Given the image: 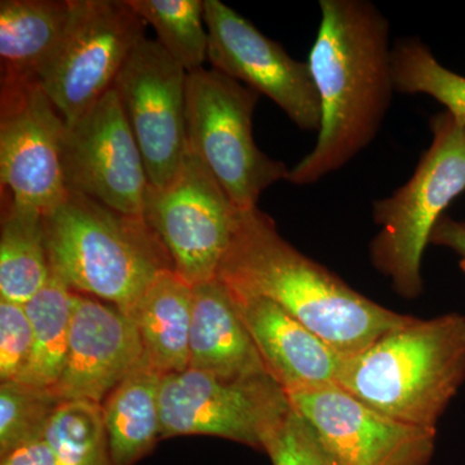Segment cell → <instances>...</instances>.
Wrapping results in <instances>:
<instances>
[{
  "label": "cell",
  "mask_w": 465,
  "mask_h": 465,
  "mask_svg": "<svg viewBox=\"0 0 465 465\" xmlns=\"http://www.w3.org/2000/svg\"><path fill=\"white\" fill-rule=\"evenodd\" d=\"M186 84V70L149 38L137 45L115 79L153 189L173 182L188 153Z\"/></svg>",
  "instance_id": "12"
},
{
  "label": "cell",
  "mask_w": 465,
  "mask_h": 465,
  "mask_svg": "<svg viewBox=\"0 0 465 465\" xmlns=\"http://www.w3.org/2000/svg\"><path fill=\"white\" fill-rule=\"evenodd\" d=\"M262 451L273 465H345L293 407L269 434Z\"/></svg>",
  "instance_id": "27"
},
{
  "label": "cell",
  "mask_w": 465,
  "mask_h": 465,
  "mask_svg": "<svg viewBox=\"0 0 465 465\" xmlns=\"http://www.w3.org/2000/svg\"><path fill=\"white\" fill-rule=\"evenodd\" d=\"M465 381V316L411 320L345 357L338 385L403 423L437 430Z\"/></svg>",
  "instance_id": "3"
},
{
  "label": "cell",
  "mask_w": 465,
  "mask_h": 465,
  "mask_svg": "<svg viewBox=\"0 0 465 465\" xmlns=\"http://www.w3.org/2000/svg\"><path fill=\"white\" fill-rule=\"evenodd\" d=\"M291 407L271 375L225 379L188 369L162 378V439L220 437L262 451Z\"/></svg>",
  "instance_id": "7"
},
{
  "label": "cell",
  "mask_w": 465,
  "mask_h": 465,
  "mask_svg": "<svg viewBox=\"0 0 465 465\" xmlns=\"http://www.w3.org/2000/svg\"><path fill=\"white\" fill-rule=\"evenodd\" d=\"M394 87L406 94H427L465 124V76L440 65L418 38H403L391 47Z\"/></svg>",
  "instance_id": "25"
},
{
  "label": "cell",
  "mask_w": 465,
  "mask_h": 465,
  "mask_svg": "<svg viewBox=\"0 0 465 465\" xmlns=\"http://www.w3.org/2000/svg\"><path fill=\"white\" fill-rule=\"evenodd\" d=\"M33 348V330L25 307L0 299V381H15Z\"/></svg>",
  "instance_id": "28"
},
{
  "label": "cell",
  "mask_w": 465,
  "mask_h": 465,
  "mask_svg": "<svg viewBox=\"0 0 465 465\" xmlns=\"http://www.w3.org/2000/svg\"><path fill=\"white\" fill-rule=\"evenodd\" d=\"M143 357L133 320L109 302L75 292L65 367L54 391L63 402L101 405Z\"/></svg>",
  "instance_id": "15"
},
{
  "label": "cell",
  "mask_w": 465,
  "mask_h": 465,
  "mask_svg": "<svg viewBox=\"0 0 465 465\" xmlns=\"http://www.w3.org/2000/svg\"><path fill=\"white\" fill-rule=\"evenodd\" d=\"M240 213L188 148L173 182L162 189L150 186L143 220L166 250L173 271L195 286L217 278Z\"/></svg>",
  "instance_id": "8"
},
{
  "label": "cell",
  "mask_w": 465,
  "mask_h": 465,
  "mask_svg": "<svg viewBox=\"0 0 465 465\" xmlns=\"http://www.w3.org/2000/svg\"><path fill=\"white\" fill-rule=\"evenodd\" d=\"M162 378L163 375L143 356L101 403L114 465L137 463L162 440Z\"/></svg>",
  "instance_id": "20"
},
{
  "label": "cell",
  "mask_w": 465,
  "mask_h": 465,
  "mask_svg": "<svg viewBox=\"0 0 465 465\" xmlns=\"http://www.w3.org/2000/svg\"><path fill=\"white\" fill-rule=\"evenodd\" d=\"M459 266H460L461 273H463L464 277H465V260L464 259L460 260V262H459Z\"/></svg>",
  "instance_id": "31"
},
{
  "label": "cell",
  "mask_w": 465,
  "mask_h": 465,
  "mask_svg": "<svg viewBox=\"0 0 465 465\" xmlns=\"http://www.w3.org/2000/svg\"><path fill=\"white\" fill-rule=\"evenodd\" d=\"M430 244L454 251L465 260V222H459L445 213L434 226Z\"/></svg>",
  "instance_id": "29"
},
{
  "label": "cell",
  "mask_w": 465,
  "mask_h": 465,
  "mask_svg": "<svg viewBox=\"0 0 465 465\" xmlns=\"http://www.w3.org/2000/svg\"><path fill=\"white\" fill-rule=\"evenodd\" d=\"M260 94L215 69L188 74V148L238 210L258 207L260 195L286 180L290 168L262 153L252 134Z\"/></svg>",
  "instance_id": "6"
},
{
  "label": "cell",
  "mask_w": 465,
  "mask_h": 465,
  "mask_svg": "<svg viewBox=\"0 0 465 465\" xmlns=\"http://www.w3.org/2000/svg\"><path fill=\"white\" fill-rule=\"evenodd\" d=\"M146 26L128 0H78L65 43L39 79L66 124L114 87Z\"/></svg>",
  "instance_id": "9"
},
{
  "label": "cell",
  "mask_w": 465,
  "mask_h": 465,
  "mask_svg": "<svg viewBox=\"0 0 465 465\" xmlns=\"http://www.w3.org/2000/svg\"><path fill=\"white\" fill-rule=\"evenodd\" d=\"M0 465H54V460L45 437H41L2 457Z\"/></svg>",
  "instance_id": "30"
},
{
  "label": "cell",
  "mask_w": 465,
  "mask_h": 465,
  "mask_svg": "<svg viewBox=\"0 0 465 465\" xmlns=\"http://www.w3.org/2000/svg\"><path fill=\"white\" fill-rule=\"evenodd\" d=\"M193 286L173 269H166L143 293L133 320L143 347V356L162 375L189 369Z\"/></svg>",
  "instance_id": "19"
},
{
  "label": "cell",
  "mask_w": 465,
  "mask_h": 465,
  "mask_svg": "<svg viewBox=\"0 0 465 465\" xmlns=\"http://www.w3.org/2000/svg\"><path fill=\"white\" fill-rule=\"evenodd\" d=\"M217 278L232 292L275 302L342 357L360 353L411 320L300 252L258 207L241 211Z\"/></svg>",
  "instance_id": "2"
},
{
  "label": "cell",
  "mask_w": 465,
  "mask_h": 465,
  "mask_svg": "<svg viewBox=\"0 0 465 465\" xmlns=\"http://www.w3.org/2000/svg\"><path fill=\"white\" fill-rule=\"evenodd\" d=\"M430 127L432 143L412 176L372 203L381 231L370 243V260L394 292L409 300L423 293L421 265L434 226L465 191V124L445 110L430 118Z\"/></svg>",
  "instance_id": "5"
},
{
  "label": "cell",
  "mask_w": 465,
  "mask_h": 465,
  "mask_svg": "<svg viewBox=\"0 0 465 465\" xmlns=\"http://www.w3.org/2000/svg\"><path fill=\"white\" fill-rule=\"evenodd\" d=\"M45 440L54 465H114L99 403H61L45 428Z\"/></svg>",
  "instance_id": "24"
},
{
  "label": "cell",
  "mask_w": 465,
  "mask_h": 465,
  "mask_svg": "<svg viewBox=\"0 0 465 465\" xmlns=\"http://www.w3.org/2000/svg\"><path fill=\"white\" fill-rule=\"evenodd\" d=\"M63 168L67 192L143 219L148 173L114 87L66 124Z\"/></svg>",
  "instance_id": "11"
},
{
  "label": "cell",
  "mask_w": 465,
  "mask_h": 465,
  "mask_svg": "<svg viewBox=\"0 0 465 465\" xmlns=\"http://www.w3.org/2000/svg\"><path fill=\"white\" fill-rule=\"evenodd\" d=\"M208 61L213 69L264 94L299 130L320 133L322 108L308 63L219 0H204Z\"/></svg>",
  "instance_id": "13"
},
{
  "label": "cell",
  "mask_w": 465,
  "mask_h": 465,
  "mask_svg": "<svg viewBox=\"0 0 465 465\" xmlns=\"http://www.w3.org/2000/svg\"><path fill=\"white\" fill-rule=\"evenodd\" d=\"M51 274L45 213L2 192L0 299L25 305Z\"/></svg>",
  "instance_id": "21"
},
{
  "label": "cell",
  "mask_w": 465,
  "mask_h": 465,
  "mask_svg": "<svg viewBox=\"0 0 465 465\" xmlns=\"http://www.w3.org/2000/svg\"><path fill=\"white\" fill-rule=\"evenodd\" d=\"M157 34L161 47L188 74L203 69L208 60L204 0H128Z\"/></svg>",
  "instance_id": "23"
},
{
  "label": "cell",
  "mask_w": 465,
  "mask_h": 465,
  "mask_svg": "<svg viewBox=\"0 0 465 465\" xmlns=\"http://www.w3.org/2000/svg\"><path fill=\"white\" fill-rule=\"evenodd\" d=\"M75 292L51 269L43 289L24 307L33 330V348L18 382L54 391L65 367Z\"/></svg>",
  "instance_id": "22"
},
{
  "label": "cell",
  "mask_w": 465,
  "mask_h": 465,
  "mask_svg": "<svg viewBox=\"0 0 465 465\" xmlns=\"http://www.w3.org/2000/svg\"><path fill=\"white\" fill-rule=\"evenodd\" d=\"M66 122L39 81L0 79V185L17 203L45 213L66 195Z\"/></svg>",
  "instance_id": "10"
},
{
  "label": "cell",
  "mask_w": 465,
  "mask_h": 465,
  "mask_svg": "<svg viewBox=\"0 0 465 465\" xmlns=\"http://www.w3.org/2000/svg\"><path fill=\"white\" fill-rule=\"evenodd\" d=\"M231 293L266 370L287 394L338 384L345 357L271 300Z\"/></svg>",
  "instance_id": "16"
},
{
  "label": "cell",
  "mask_w": 465,
  "mask_h": 465,
  "mask_svg": "<svg viewBox=\"0 0 465 465\" xmlns=\"http://www.w3.org/2000/svg\"><path fill=\"white\" fill-rule=\"evenodd\" d=\"M63 401L50 390L18 381L0 384V457L45 437Z\"/></svg>",
  "instance_id": "26"
},
{
  "label": "cell",
  "mask_w": 465,
  "mask_h": 465,
  "mask_svg": "<svg viewBox=\"0 0 465 465\" xmlns=\"http://www.w3.org/2000/svg\"><path fill=\"white\" fill-rule=\"evenodd\" d=\"M48 260L74 292L109 302L130 318L152 281L173 269L142 217L67 192L45 213Z\"/></svg>",
  "instance_id": "4"
},
{
  "label": "cell",
  "mask_w": 465,
  "mask_h": 465,
  "mask_svg": "<svg viewBox=\"0 0 465 465\" xmlns=\"http://www.w3.org/2000/svg\"><path fill=\"white\" fill-rule=\"evenodd\" d=\"M321 24L309 54L322 124L317 143L287 182L313 185L351 163L381 133L396 92L391 25L367 0H321Z\"/></svg>",
  "instance_id": "1"
},
{
  "label": "cell",
  "mask_w": 465,
  "mask_h": 465,
  "mask_svg": "<svg viewBox=\"0 0 465 465\" xmlns=\"http://www.w3.org/2000/svg\"><path fill=\"white\" fill-rule=\"evenodd\" d=\"M345 465H430L437 430L382 414L336 385L287 394Z\"/></svg>",
  "instance_id": "14"
},
{
  "label": "cell",
  "mask_w": 465,
  "mask_h": 465,
  "mask_svg": "<svg viewBox=\"0 0 465 465\" xmlns=\"http://www.w3.org/2000/svg\"><path fill=\"white\" fill-rule=\"evenodd\" d=\"M189 369L225 379L271 375L219 278L193 286Z\"/></svg>",
  "instance_id": "17"
},
{
  "label": "cell",
  "mask_w": 465,
  "mask_h": 465,
  "mask_svg": "<svg viewBox=\"0 0 465 465\" xmlns=\"http://www.w3.org/2000/svg\"><path fill=\"white\" fill-rule=\"evenodd\" d=\"M78 0H2V78L39 81L63 48Z\"/></svg>",
  "instance_id": "18"
}]
</instances>
